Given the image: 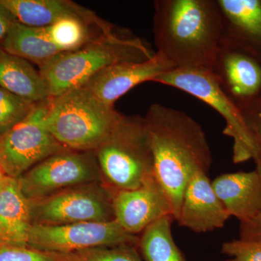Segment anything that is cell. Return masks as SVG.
Instances as JSON below:
<instances>
[{
	"instance_id": "6da1fadb",
	"label": "cell",
	"mask_w": 261,
	"mask_h": 261,
	"mask_svg": "<svg viewBox=\"0 0 261 261\" xmlns=\"http://www.w3.org/2000/svg\"><path fill=\"white\" fill-rule=\"evenodd\" d=\"M144 118L153 154L154 176L176 221L190 178L197 172H210V145L199 123L181 111L155 103Z\"/></svg>"
},
{
	"instance_id": "7a4b0ae2",
	"label": "cell",
	"mask_w": 261,
	"mask_h": 261,
	"mask_svg": "<svg viewBox=\"0 0 261 261\" xmlns=\"http://www.w3.org/2000/svg\"><path fill=\"white\" fill-rule=\"evenodd\" d=\"M154 41L157 51L180 69H211L222 39L216 0H155Z\"/></svg>"
},
{
	"instance_id": "3957f363",
	"label": "cell",
	"mask_w": 261,
	"mask_h": 261,
	"mask_svg": "<svg viewBox=\"0 0 261 261\" xmlns=\"http://www.w3.org/2000/svg\"><path fill=\"white\" fill-rule=\"evenodd\" d=\"M144 39L129 37L116 27L97 36L80 49L62 53L39 67L51 97L83 87L111 65L145 62L155 56Z\"/></svg>"
},
{
	"instance_id": "277c9868",
	"label": "cell",
	"mask_w": 261,
	"mask_h": 261,
	"mask_svg": "<svg viewBox=\"0 0 261 261\" xmlns=\"http://www.w3.org/2000/svg\"><path fill=\"white\" fill-rule=\"evenodd\" d=\"M123 116L115 106L81 87L51 97L45 122L51 135L65 148L95 151Z\"/></svg>"
},
{
	"instance_id": "5b68a950",
	"label": "cell",
	"mask_w": 261,
	"mask_h": 261,
	"mask_svg": "<svg viewBox=\"0 0 261 261\" xmlns=\"http://www.w3.org/2000/svg\"><path fill=\"white\" fill-rule=\"evenodd\" d=\"M106 185L115 191L135 190L154 176V160L145 118L123 115L95 149Z\"/></svg>"
},
{
	"instance_id": "8992f818",
	"label": "cell",
	"mask_w": 261,
	"mask_h": 261,
	"mask_svg": "<svg viewBox=\"0 0 261 261\" xmlns=\"http://www.w3.org/2000/svg\"><path fill=\"white\" fill-rule=\"evenodd\" d=\"M152 82L180 89L216 110L226 122L223 134L233 140V163L254 159L255 143L243 111L224 93L211 69L173 68Z\"/></svg>"
},
{
	"instance_id": "52a82bcc",
	"label": "cell",
	"mask_w": 261,
	"mask_h": 261,
	"mask_svg": "<svg viewBox=\"0 0 261 261\" xmlns=\"http://www.w3.org/2000/svg\"><path fill=\"white\" fill-rule=\"evenodd\" d=\"M115 192L104 182H92L29 202L32 225L58 226L114 221Z\"/></svg>"
},
{
	"instance_id": "ba28073f",
	"label": "cell",
	"mask_w": 261,
	"mask_h": 261,
	"mask_svg": "<svg viewBox=\"0 0 261 261\" xmlns=\"http://www.w3.org/2000/svg\"><path fill=\"white\" fill-rule=\"evenodd\" d=\"M18 181L27 200L34 202L70 187L103 180L94 151L65 149L38 163Z\"/></svg>"
},
{
	"instance_id": "9c48e42d",
	"label": "cell",
	"mask_w": 261,
	"mask_h": 261,
	"mask_svg": "<svg viewBox=\"0 0 261 261\" xmlns=\"http://www.w3.org/2000/svg\"><path fill=\"white\" fill-rule=\"evenodd\" d=\"M47 103L37 104L24 121L2 135L0 166L8 177L18 179L38 163L66 149L48 130Z\"/></svg>"
},
{
	"instance_id": "30bf717a",
	"label": "cell",
	"mask_w": 261,
	"mask_h": 261,
	"mask_svg": "<svg viewBox=\"0 0 261 261\" xmlns=\"http://www.w3.org/2000/svg\"><path fill=\"white\" fill-rule=\"evenodd\" d=\"M138 244L139 237L123 229L114 220L58 226L34 224L27 245L47 251L74 253L97 247Z\"/></svg>"
},
{
	"instance_id": "8fae6325",
	"label": "cell",
	"mask_w": 261,
	"mask_h": 261,
	"mask_svg": "<svg viewBox=\"0 0 261 261\" xmlns=\"http://www.w3.org/2000/svg\"><path fill=\"white\" fill-rule=\"evenodd\" d=\"M211 70L242 111L261 97V61L243 48L221 39Z\"/></svg>"
},
{
	"instance_id": "7c38bea8",
	"label": "cell",
	"mask_w": 261,
	"mask_h": 261,
	"mask_svg": "<svg viewBox=\"0 0 261 261\" xmlns=\"http://www.w3.org/2000/svg\"><path fill=\"white\" fill-rule=\"evenodd\" d=\"M113 211L115 221L135 235L161 218L173 216L167 196L154 176L135 190L115 192Z\"/></svg>"
},
{
	"instance_id": "4fadbf2b",
	"label": "cell",
	"mask_w": 261,
	"mask_h": 261,
	"mask_svg": "<svg viewBox=\"0 0 261 261\" xmlns=\"http://www.w3.org/2000/svg\"><path fill=\"white\" fill-rule=\"evenodd\" d=\"M176 68L172 62L159 51L145 62H126L111 65L92 77L83 87L109 106L130 89Z\"/></svg>"
},
{
	"instance_id": "5bb4252c",
	"label": "cell",
	"mask_w": 261,
	"mask_h": 261,
	"mask_svg": "<svg viewBox=\"0 0 261 261\" xmlns=\"http://www.w3.org/2000/svg\"><path fill=\"white\" fill-rule=\"evenodd\" d=\"M230 216L215 193L208 175L195 173L187 183L176 221L196 233L224 227Z\"/></svg>"
},
{
	"instance_id": "9a60e30c",
	"label": "cell",
	"mask_w": 261,
	"mask_h": 261,
	"mask_svg": "<svg viewBox=\"0 0 261 261\" xmlns=\"http://www.w3.org/2000/svg\"><path fill=\"white\" fill-rule=\"evenodd\" d=\"M18 23L37 28H45L63 18H75L92 25L108 22L92 10L68 0H0Z\"/></svg>"
},
{
	"instance_id": "2e32d148",
	"label": "cell",
	"mask_w": 261,
	"mask_h": 261,
	"mask_svg": "<svg viewBox=\"0 0 261 261\" xmlns=\"http://www.w3.org/2000/svg\"><path fill=\"white\" fill-rule=\"evenodd\" d=\"M222 15V39L261 61V0H216Z\"/></svg>"
},
{
	"instance_id": "e0dca14e",
	"label": "cell",
	"mask_w": 261,
	"mask_h": 261,
	"mask_svg": "<svg viewBox=\"0 0 261 261\" xmlns=\"http://www.w3.org/2000/svg\"><path fill=\"white\" fill-rule=\"evenodd\" d=\"M230 217L249 221L261 209V176L256 170L220 175L211 181Z\"/></svg>"
},
{
	"instance_id": "ac0fdd59",
	"label": "cell",
	"mask_w": 261,
	"mask_h": 261,
	"mask_svg": "<svg viewBox=\"0 0 261 261\" xmlns=\"http://www.w3.org/2000/svg\"><path fill=\"white\" fill-rule=\"evenodd\" d=\"M32 226L30 202L18 179L7 178L0 188V244L28 246Z\"/></svg>"
},
{
	"instance_id": "d6986e66",
	"label": "cell",
	"mask_w": 261,
	"mask_h": 261,
	"mask_svg": "<svg viewBox=\"0 0 261 261\" xmlns=\"http://www.w3.org/2000/svg\"><path fill=\"white\" fill-rule=\"evenodd\" d=\"M0 87L30 102L51 98L45 81L29 61L10 54L0 45Z\"/></svg>"
},
{
	"instance_id": "ffe728a7",
	"label": "cell",
	"mask_w": 261,
	"mask_h": 261,
	"mask_svg": "<svg viewBox=\"0 0 261 261\" xmlns=\"http://www.w3.org/2000/svg\"><path fill=\"white\" fill-rule=\"evenodd\" d=\"M2 47L10 54L34 62L39 66L62 53L51 42L45 28H37L15 22Z\"/></svg>"
},
{
	"instance_id": "44dd1931",
	"label": "cell",
	"mask_w": 261,
	"mask_h": 261,
	"mask_svg": "<svg viewBox=\"0 0 261 261\" xmlns=\"http://www.w3.org/2000/svg\"><path fill=\"white\" fill-rule=\"evenodd\" d=\"M173 221L171 215L164 216L141 233L138 248L144 261H187L173 240Z\"/></svg>"
},
{
	"instance_id": "7402d4cb",
	"label": "cell",
	"mask_w": 261,
	"mask_h": 261,
	"mask_svg": "<svg viewBox=\"0 0 261 261\" xmlns=\"http://www.w3.org/2000/svg\"><path fill=\"white\" fill-rule=\"evenodd\" d=\"M37 106L0 87V134L4 135L24 121Z\"/></svg>"
},
{
	"instance_id": "603a6c76",
	"label": "cell",
	"mask_w": 261,
	"mask_h": 261,
	"mask_svg": "<svg viewBox=\"0 0 261 261\" xmlns=\"http://www.w3.org/2000/svg\"><path fill=\"white\" fill-rule=\"evenodd\" d=\"M0 261H82V258L80 252L61 253L29 246L0 244Z\"/></svg>"
},
{
	"instance_id": "cb8c5ba5",
	"label": "cell",
	"mask_w": 261,
	"mask_h": 261,
	"mask_svg": "<svg viewBox=\"0 0 261 261\" xmlns=\"http://www.w3.org/2000/svg\"><path fill=\"white\" fill-rule=\"evenodd\" d=\"M80 252L82 261H144L135 245L97 247Z\"/></svg>"
},
{
	"instance_id": "d4e9b609",
	"label": "cell",
	"mask_w": 261,
	"mask_h": 261,
	"mask_svg": "<svg viewBox=\"0 0 261 261\" xmlns=\"http://www.w3.org/2000/svg\"><path fill=\"white\" fill-rule=\"evenodd\" d=\"M221 252L227 256L223 261H261V243L233 239L223 243Z\"/></svg>"
},
{
	"instance_id": "484cf974",
	"label": "cell",
	"mask_w": 261,
	"mask_h": 261,
	"mask_svg": "<svg viewBox=\"0 0 261 261\" xmlns=\"http://www.w3.org/2000/svg\"><path fill=\"white\" fill-rule=\"evenodd\" d=\"M243 113L255 143V170L261 176V97Z\"/></svg>"
},
{
	"instance_id": "4316f807",
	"label": "cell",
	"mask_w": 261,
	"mask_h": 261,
	"mask_svg": "<svg viewBox=\"0 0 261 261\" xmlns=\"http://www.w3.org/2000/svg\"><path fill=\"white\" fill-rule=\"evenodd\" d=\"M239 230V238L261 243V209L252 219L240 222Z\"/></svg>"
},
{
	"instance_id": "83f0119b",
	"label": "cell",
	"mask_w": 261,
	"mask_h": 261,
	"mask_svg": "<svg viewBox=\"0 0 261 261\" xmlns=\"http://www.w3.org/2000/svg\"><path fill=\"white\" fill-rule=\"evenodd\" d=\"M16 22L11 13L0 3V45L3 44L13 24Z\"/></svg>"
},
{
	"instance_id": "f1b7e54d",
	"label": "cell",
	"mask_w": 261,
	"mask_h": 261,
	"mask_svg": "<svg viewBox=\"0 0 261 261\" xmlns=\"http://www.w3.org/2000/svg\"><path fill=\"white\" fill-rule=\"evenodd\" d=\"M8 176H6L3 168L0 166V188L4 185L5 181H6Z\"/></svg>"
},
{
	"instance_id": "f546056e",
	"label": "cell",
	"mask_w": 261,
	"mask_h": 261,
	"mask_svg": "<svg viewBox=\"0 0 261 261\" xmlns=\"http://www.w3.org/2000/svg\"><path fill=\"white\" fill-rule=\"evenodd\" d=\"M1 137H2V135H1V134H0V139H1Z\"/></svg>"
}]
</instances>
